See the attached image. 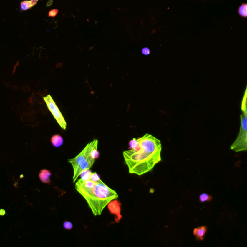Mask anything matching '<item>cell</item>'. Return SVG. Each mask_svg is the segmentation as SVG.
<instances>
[{
    "label": "cell",
    "instance_id": "cell-1",
    "mask_svg": "<svg viewBox=\"0 0 247 247\" xmlns=\"http://www.w3.org/2000/svg\"><path fill=\"white\" fill-rule=\"evenodd\" d=\"M137 139L138 147L124 151L123 157L129 173L142 176L151 171L162 160L161 142L148 133Z\"/></svg>",
    "mask_w": 247,
    "mask_h": 247
},
{
    "label": "cell",
    "instance_id": "cell-2",
    "mask_svg": "<svg viewBox=\"0 0 247 247\" xmlns=\"http://www.w3.org/2000/svg\"><path fill=\"white\" fill-rule=\"evenodd\" d=\"M75 188L86 200L95 216L101 215L110 202L118 198L117 193L100 179L94 182L80 179L75 183Z\"/></svg>",
    "mask_w": 247,
    "mask_h": 247
},
{
    "label": "cell",
    "instance_id": "cell-3",
    "mask_svg": "<svg viewBox=\"0 0 247 247\" xmlns=\"http://www.w3.org/2000/svg\"><path fill=\"white\" fill-rule=\"evenodd\" d=\"M98 144L97 139H94L90 142L84 149L75 158L69 159V163L72 165L74 169L73 182L75 183L82 173L90 170L93 165L95 159L90 156V152L94 147Z\"/></svg>",
    "mask_w": 247,
    "mask_h": 247
},
{
    "label": "cell",
    "instance_id": "cell-4",
    "mask_svg": "<svg viewBox=\"0 0 247 247\" xmlns=\"http://www.w3.org/2000/svg\"><path fill=\"white\" fill-rule=\"evenodd\" d=\"M242 113L241 115V127L239 133L230 149L236 152L247 150V93H245L241 103Z\"/></svg>",
    "mask_w": 247,
    "mask_h": 247
},
{
    "label": "cell",
    "instance_id": "cell-5",
    "mask_svg": "<svg viewBox=\"0 0 247 247\" xmlns=\"http://www.w3.org/2000/svg\"><path fill=\"white\" fill-rule=\"evenodd\" d=\"M43 99L47 104V108L51 112L52 115H53L54 117L58 122L59 125L63 130H66L67 127V123L66 122L64 117L60 112V110L58 108V106H57L53 99H52V97L50 95H47L44 97Z\"/></svg>",
    "mask_w": 247,
    "mask_h": 247
},
{
    "label": "cell",
    "instance_id": "cell-6",
    "mask_svg": "<svg viewBox=\"0 0 247 247\" xmlns=\"http://www.w3.org/2000/svg\"><path fill=\"white\" fill-rule=\"evenodd\" d=\"M107 207L110 213L115 215V216L117 217L116 220L118 222L122 218V216L120 214L121 211V204L120 202L118 200L115 199L110 202L107 205Z\"/></svg>",
    "mask_w": 247,
    "mask_h": 247
},
{
    "label": "cell",
    "instance_id": "cell-7",
    "mask_svg": "<svg viewBox=\"0 0 247 247\" xmlns=\"http://www.w3.org/2000/svg\"><path fill=\"white\" fill-rule=\"evenodd\" d=\"M207 232V226H202L201 227H197L194 229L193 230V235L196 237V239L198 240L203 241Z\"/></svg>",
    "mask_w": 247,
    "mask_h": 247
},
{
    "label": "cell",
    "instance_id": "cell-8",
    "mask_svg": "<svg viewBox=\"0 0 247 247\" xmlns=\"http://www.w3.org/2000/svg\"><path fill=\"white\" fill-rule=\"evenodd\" d=\"M51 173L48 170H41L39 173V178L43 183H49L51 182L50 176Z\"/></svg>",
    "mask_w": 247,
    "mask_h": 247
},
{
    "label": "cell",
    "instance_id": "cell-9",
    "mask_svg": "<svg viewBox=\"0 0 247 247\" xmlns=\"http://www.w3.org/2000/svg\"><path fill=\"white\" fill-rule=\"evenodd\" d=\"M51 142L53 146L58 148L62 145L63 139L60 135L55 134L51 137Z\"/></svg>",
    "mask_w": 247,
    "mask_h": 247
},
{
    "label": "cell",
    "instance_id": "cell-10",
    "mask_svg": "<svg viewBox=\"0 0 247 247\" xmlns=\"http://www.w3.org/2000/svg\"><path fill=\"white\" fill-rule=\"evenodd\" d=\"M238 14L239 15L243 17L247 16V4H242L240 6L238 9Z\"/></svg>",
    "mask_w": 247,
    "mask_h": 247
},
{
    "label": "cell",
    "instance_id": "cell-11",
    "mask_svg": "<svg viewBox=\"0 0 247 247\" xmlns=\"http://www.w3.org/2000/svg\"><path fill=\"white\" fill-rule=\"evenodd\" d=\"M199 199L201 202L210 201L213 199V196L206 193H202L199 196Z\"/></svg>",
    "mask_w": 247,
    "mask_h": 247
},
{
    "label": "cell",
    "instance_id": "cell-12",
    "mask_svg": "<svg viewBox=\"0 0 247 247\" xmlns=\"http://www.w3.org/2000/svg\"><path fill=\"white\" fill-rule=\"evenodd\" d=\"M92 173L91 172L90 170H87L86 171H84L83 173L81 174V179L83 180H90L91 178V174Z\"/></svg>",
    "mask_w": 247,
    "mask_h": 247
},
{
    "label": "cell",
    "instance_id": "cell-13",
    "mask_svg": "<svg viewBox=\"0 0 247 247\" xmlns=\"http://www.w3.org/2000/svg\"><path fill=\"white\" fill-rule=\"evenodd\" d=\"M98 144H97L92 149L91 152H90V156L93 158V159H97L99 158L100 156V152L99 151L97 150L98 148Z\"/></svg>",
    "mask_w": 247,
    "mask_h": 247
},
{
    "label": "cell",
    "instance_id": "cell-14",
    "mask_svg": "<svg viewBox=\"0 0 247 247\" xmlns=\"http://www.w3.org/2000/svg\"><path fill=\"white\" fill-rule=\"evenodd\" d=\"M139 146V142H138L137 139L136 138L130 140L129 142V149L131 150H135Z\"/></svg>",
    "mask_w": 247,
    "mask_h": 247
},
{
    "label": "cell",
    "instance_id": "cell-15",
    "mask_svg": "<svg viewBox=\"0 0 247 247\" xmlns=\"http://www.w3.org/2000/svg\"><path fill=\"white\" fill-rule=\"evenodd\" d=\"M63 227L66 230H71L73 227V225L71 222H64L63 224Z\"/></svg>",
    "mask_w": 247,
    "mask_h": 247
},
{
    "label": "cell",
    "instance_id": "cell-16",
    "mask_svg": "<svg viewBox=\"0 0 247 247\" xmlns=\"http://www.w3.org/2000/svg\"><path fill=\"white\" fill-rule=\"evenodd\" d=\"M100 179V176L97 173H92V174H91V178H90L91 180L94 181V182H97Z\"/></svg>",
    "mask_w": 247,
    "mask_h": 247
},
{
    "label": "cell",
    "instance_id": "cell-17",
    "mask_svg": "<svg viewBox=\"0 0 247 247\" xmlns=\"http://www.w3.org/2000/svg\"><path fill=\"white\" fill-rule=\"evenodd\" d=\"M59 13V11L57 9L51 10V11L49 12L48 16L49 17H55Z\"/></svg>",
    "mask_w": 247,
    "mask_h": 247
},
{
    "label": "cell",
    "instance_id": "cell-18",
    "mask_svg": "<svg viewBox=\"0 0 247 247\" xmlns=\"http://www.w3.org/2000/svg\"><path fill=\"white\" fill-rule=\"evenodd\" d=\"M142 52L143 55L147 56V55H149L150 53V50L148 48L144 47L142 49Z\"/></svg>",
    "mask_w": 247,
    "mask_h": 247
},
{
    "label": "cell",
    "instance_id": "cell-19",
    "mask_svg": "<svg viewBox=\"0 0 247 247\" xmlns=\"http://www.w3.org/2000/svg\"><path fill=\"white\" fill-rule=\"evenodd\" d=\"M5 214H6L5 210H4V209H1L0 210V216H4Z\"/></svg>",
    "mask_w": 247,
    "mask_h": 247
}]
</instances>
